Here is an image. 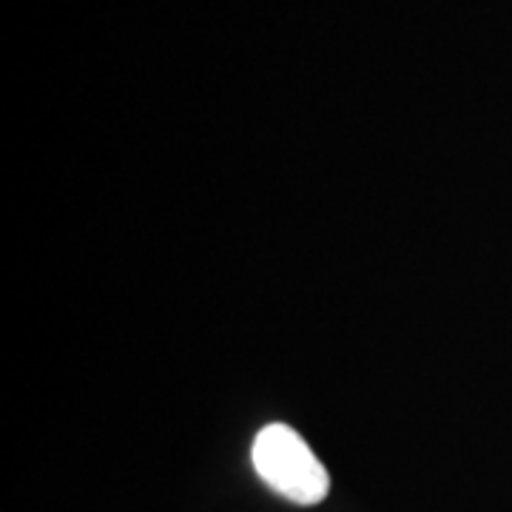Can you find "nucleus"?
Instances as JSON below:
<instances>
[{"mask_svg": "<svg viewBox=\"0 0 512 512\" xmlns=\"http://www.w3.org/2000/svg\"><path fill=\"white\" fill-rule=\"evenodd\" d=\"M256 476L276 495L288 498L299 507H313L325 501L330 490L328 470L313 456L308 441L288 424H268L256 433L254 450Z\"/></svg>", "mask_w": 512, "mask_h": 512, "instance_id": "1", "label": "nucleus"}]
</instances>
